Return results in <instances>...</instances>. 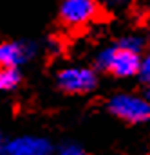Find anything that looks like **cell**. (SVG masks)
<instances>
[{
  "mask_svg": "<svg viewBox=\"0 0 150 155\" xmlns=\"http://www.w3.org/2000/svg\"><path fill=\"white\" fill-rule=\"evenodd\" d=\"M100 69H105L109 72H112L118 78H128L139 72L141 67V58L138 52L127 51L123 47H109L105 51L100 52L98 60H96Z\"/></svg>",
  "mask_w": 150,
  "mask_h": 155,
  "instance_id": "1",
  "label": "cell"
},
{
  "mask_svg": "<svg viewBox=\"0 0 150 155\" xmlns=\"http://www.w3.org/2000/svg\"><path fill=\"white\" fill-rule=\"evenodd\" d=\"M109 110L127 123H145L150 119V101L130 94H118L109 101Z\"/></svg>",
  "mask_w": 150,
  "mask_h": 155,
  "instance_id": "2",
  "label": "cell"
},
{
  "mask_svg": "<svg viewBox=\"0 0 150 155\" xmlns=\"http://www.w3.org/2000/svg\"><path fill=\"white\" fill-rule=\"evenodd\" d=\"M98 15L96 0H63L60 7V18L69 27H81L94 20Z\"/></svg>",
  "mask_w": 150,
  "mask_h": 155,
  "instance_id": "3",
  "label": "cell"
},
{
  "mask_svg": "<svg viewBox=\"0 0 150 155\" xmlns=\"http://www.w3.org/2000/svg\"><path fill=\"white\" fill-rule=\"evenodd\" d=\"M96 81H98L96 74L90 69H81V67H69L58 74L60 88L69 92V94L89 92L96 87Z\"/></svg>",
  "mask_w": 150,
  "mask_h": 155,
  "instance_id": "4",
  "label": "cell"
},
{
  "mask_svg": "<svg viewBox=\"0 0 150 155\" xmlns=\"http://www.w3.org/2000/svg\"><path fill=\"white\" fill-rule=\"evenodd\" d=\"M31 52H33V47L26 43H15V41L0 43V67L16 69L18 65L27 61Z\"/></svg>",
  "mask_w": 150,
  "mask_h": 155,
  "instance_id": "5",
  "label": "cell"
},
{
  "mask_svg": "<svg viewBox=\"0 0 150 155\" xmlns=\"http://www.w3.org/2000/svg\"><path fill=\"white\" fill-rule=\"evenodd\" d=\"M51 144L36 137H20L7 143L5 155H49Z\"/></svg>",
  "mask_w": 150,
  "mask_h": 155,
  "instance_id": "6",
  "label": "cell"
},
{
  "mask_svg": "<svg viewBox=\"0 0 150 155\" xmlns=\"http://www.w3.org/2000/svg\"><path fill=\"white\" fill-rule=\"evenodd\" d=\"M20 83V72L16 69L0 67V90H11Z\"/></svg>",
  "mask_w": 150,
  "mask_h": 155,
  "instance_id": "7",
  "label": "cell"
},
{
  "mask_svg": "<svg viewBox=\"0 0 150 155\" xmlns=\"http://www.w3.org/2000/svg\"><path fill=\"white\" fill-rule=\"evenodd\" d=\"M119 47L139 54V51L143 49V38H139V36H127V38H123L119 41Z\"/></svg>",
  "mask_w": 150,
  "mask_h": 155,
  "instance_id": "8",
  "label": "cell"
},
{
  "mask_svg": "<svg viewBox=\"0 0 150 155\" xmlns=\"http://www.w3.org/2000/svg\"><path fill=\"white\" fill-rule=\"evenodd\" d=\"M139 78L145 81V83H148L150 85V54L145 58V60H141V67H139Z\"/></svg>",
  "mask_w": 150,
  "mask_h": 155,
  "instance_id": "9",
  "label": "cell"
},
{
  "mask_svg": "<svg viewBox=\"0 0 150 155\" xmlns=\"http://www.w3.org/2000/svg\"><path fill=\"white\" fill-rule=\"evenodd\" d=\"M60 155H85L78 146H74V144H69V146H65L63 150H62V153Z\"/></svg>",
  "mask_w": 150,
  "mask_h": 155,
  "instance_id": "10",
  "label": "cell"
},
{
  "mask_svg": "<svg viewBox=\"0 0 150 155\" xmlns=\"http://www.w3.org/2000/svg\"><path fill=\"white\" fill-rule=\"evenodd\" d=\"M5 148H7V141L0 137V155H5Z\"/></svg>",
  "mask_w": 150,
  "mask_h": 155,
  "instance_id": "11",
  "label": "cell"
},
{
  "mask_svg": "<svg viewBox=\"0 0 150 155\" xmlns=\"http://www.w3.org/2000/svg\"><path fill=\"white\" fill-rule=\"evenodd\" d=\"M125 2H127V0H111V4H112V5H123Z\"/></svg>",
  "mask_w": 150,
  "mask_h": 155,
  "instance_id": "12",
  "label": "cell"
},
{
  "mask_svg": "<svg viewBox=\"0 0 150 155\" xmlns=\"http://www.w3.org/2000/svg\"><path fill=\"white\" fill-rule=\"evenodd\" d=\"M145 97H147V99L150 101V85L147 87V90H145Z\"/></svg>",
  "mask_w": 150,
  "mask_h": 155,
  "instance_id": "13",
  "label": "cell"
}]
</instances>
